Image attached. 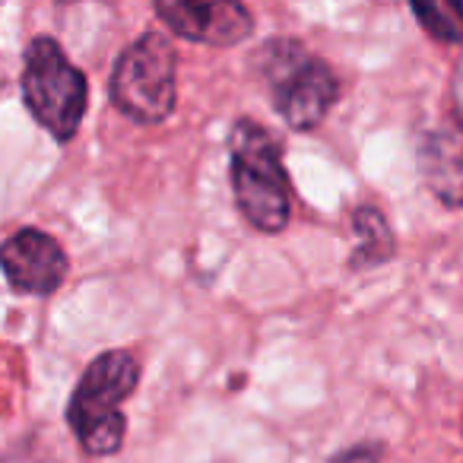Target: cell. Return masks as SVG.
Masks as SVG:
<instances>
[{"mask_svg":"<svg viewBox=\"0 0 463 463\" xmlns=\"http://www.w3.org/2000/svg\"><path fill=\"white\" fill-rule=\"evenodd\" d=\"M232 191L241 216L258 232H283L292 216V191L286 178L279 143L267 128L239 121L229 137Z\"/></svg>","mask_w":463,"mask_h":463,"instance_id":"6da1fadb","label":"cell"},{"mask_svg":"<svg viewBox=\"0 0 463 463\" xmlns=\"http://www.w3.org/2000/svg\"><path fill=\"white\" fill-rule=\"evenodd\" d=\"M137 381L140 365L124 349H111L90 362L67 406V422L86 454L109 457L124 444L128 419L121 403L134 393Z\"/></svg>","mask_w":463,"mask_h":463,"instance_id":"7a4b0ae2","label":"cell"},{"mask_svg":"<svg viewBox=\"0 0 463 463\" xmlns=\"http://www.w3.org/2000/svg\"><path fill=\"white\" fill-rule=\"evenodd\" d=\"M23 99L33 118L54 137L67 143L80 130L90 102L86 77L67 61L54 39H35L23 61Z\"/></svg>","mask_w":463,"mask_h":463,"instance_id":"3957f363","label":"cell"},{"mask_svg":"<svg viewBox=\"0 0 463 463\" xmlns=\"http://www.w3.org/2000/svg\"><path fill=\"white\" fill-rule=\"evenodd\" d=\"M178 54L159 33H146L118 58L111 99L137 124H162L178 96Z\"/></svg>","mask_w":463,"mask_h":463,"instance_id":"277c9868","label":"cell"},{"mask_svg":"<svg viewBox=\"0 0 463 463\" xmlns=\"http://www.w3.org/2000/svg\"><path fill=\"white\" fill-rule=\"evenodd\" d=\"M260 67L270 83L277 111L292 130L317 128L340 96L334 71L321 58H311L296 42H270Z\"/></svg>","mask_w":463,"mask_h":463,"instance_id":"5b68a950","label":"cell"},{"mask_svg":"<svg viewBox=\"0 0 463 463\" xmlns=\"http://www.w3.org/2000/svg\"><path fill=\"white\" fill-rule=\"evenodd\" d=\"M156 16L172 33H178L181 39L200 42V45H216V48L239 45L254 29L251 14L241 4H232V0H210V4L162 0V4H156Z\"/></svg>","mask_w":463,"mask_h":463,"instance_id":"8992f818","label":"cell"},{"mask_svg":"<svg viewBox=\"0 0 463 463\" xmlns=\"http://www.w3.org/2000/svg\"><path fill=\"white\" fill-rule=\"evenodd\" d=\"M0 267L16 292L52 296L67 277V254L45 232L20 229L0 245Z\"/></svg>","mask_w":463,"mask_h":463,"instance_id":"52a82bcc","label":"cell"},{"mask_svg":"<svg viewBox=\"0 0 463 463\" xmlns=\"http://www.w3.org/2000/svg\"><path fill=\"white\" fill-rule=\"evenodd\" d=\"M419 168L429 191L444 206H463V111L448 115L425 137Z\"/></svg>","mask_w":463,"mask_h":463,"instance_id":"ba28073f","label":"cell"},{"mask_svg":"<svg viewBox=\"0 0 463 463\" xmlns=\"http://www.w3.org/2000/svg\"><path fill=\"white\" fill-rule=\"evenodd\" d=\"M353 267H359V270L393 258V232L374 206H359L353 213Z\"/></svg>","mask_w":463,"mask_h":463,"instance_id":"9c48e42d","label":"cell"},{"mask_svg":"<svg viewBox=\"0 0 463 463\" xmlns=\"http://www.w3.org/2000/svg\"><path fill=\"white\" fill-rule=\"evenodd\" d=\"M412 14L422 23V29L438 42H463V4H448V0H435V4H412Z\"/></svg>","mask_w":463,"mask_h":463,"instance_id":"30bf717a","label":"cell"}]
</instances>
